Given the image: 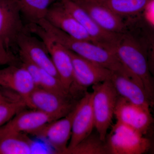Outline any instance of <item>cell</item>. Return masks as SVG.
<instances>
[{
	"label": "cell",
	"instance_id": "cell-16",
	"mask_svg": "<svg viewBox=\"0 0 154 154\" xmlns=\"http://www.w3.org/2000/svg\"><path fill=\"white\" fill-rule=\"evenodd\" d=\"M52 116L36 109L23 110L0 128V134L16 132L31 134L45 124L54 121Z\"/></svg>",
	"mask_w": 154,
	"mask_h": 154
},
{
	"label": "cell",
	"instance_id": "cell-20",
	"mask_svg": "<svg viewBox=\"0 0 154 154\" xmlns=\"http://www.w3.org/2000/svg\"><path fill=\"white\" fill-rule=\"evenodd\" d=\"M152 0H97L119 17H130L146 10Z\"/></svg>",
	"mask_w": 154,
	"mask_h": 154
},
{
	"label": "cell",
	"instance_id": "cell-3",
	"mask_svg": "<svg viewBox=\"0 0 154 154\" xmlns=\"http://www.w3.org/2000/svg\"><path fill=\"white\" fill-rule=\"evenodd\" d=\"M92 89L95 128L101 139L105 141L119 95L110 79L94 85Z\"/></svg>",
	"mask_w": 154,
	"mask_h": 154
},
{
	"label": "cell",
	"instance_id": "cell-17",
	"mask_svg": "<svg viewBox=\"0 0 154 154\" xmlns=\"http://www.w3.org/2000/svg\"><path fill=\"white\" fill-rule=\"evenodd\" d=\"M74 2L84 9L104 30L115 34H122L126 32V26L122 17L97 2Z\"/></svg>",
	"mask_w": 154,
	"mask_h": 154
},
{
	"label": "cell",
	"instance_id": "cell-10",
	"mask_svg": "<svg viewBox=\"0 0 154 154\" xmlns=\"http://www.w3.org/2000/svg\"><path fill=\"white\" fill-rule=\"evenodd\" d=\"M60 1L85 30L94 43L112 49L121 34L109 33L102 29L84 9L71 0Z\"/></svg>",
	"mask_w": 154,
	"mask_h": 154
},
{
	"label": "cell",
	"instance_id": "cell-29",
	"mask_svg": "<svg viewBox=\"0 0 154 154\" xmlns=\"http://www.w3.org/2000/svg\"><path fill=\"white\" fill-rule=\"evenodd\" d=\"M71 1L74 2H97V0H71Z\"/></svg>",
	"mask_w": 154,
	"mask_h": 154
},
{
	"label": "cell",
	"instance_id": "cell-31",
	"mask_svg": "<svg viewBox=\"0 0 154 154\" xmlns=\"http://www.w3.org/2000/svg\"><path fill=\"white\" fill-rule=\"evenodd\" d=\"M54 2H57V1H59V0H53Z\"/></svg>",
	"mask_w": 154,
	"mask_h": 154
},
{
	"label": "cell",
	"instance_id": "cell-15",
	"mask_svg": "<svg viewBox=\"0 0 154 154\" xmlns=\"http://www.w3.org/2000/svg\"><path fill=\"white\" fill-rule=\"evenodd\" d=\"M0 87L17 93L22 100L26 99L36 88L27 70L21 65H10L0 69Z\"/></svg>",
	"mask_w": 154,
	"mask_h": 154
},
{
	"label": "cell",
	"instance_id": "cell-21",
	"mask_svg": "<svg viewBox=\"0 0 154 154\" xmlns=\"http://www.w3.org/2000/svg\"><path fill=\"white\" fill-rule=\"evenodd\" d=\"M22 16L29 24H36L45 19L53 0H18Z\"/></svg>",
	"mask_w": 154,
	"mask_h": 154
},
{
	"label": "cell",
	"instance_id": "cell-7",
	"mask_svg": "<svg viewBox=\"0 0 154 154\" xmlns=\"http://www.w3.org/2000/svg\"><path fill=\"white\" fill-rule=\"evenodd\" d=\"M73 97H65L42 88H36L23 100L27 107L42 111L55 120L65 117L73 110L77 102Z\"/></svg>",
	"mask_w": 154,
	"mask_h": 154
},
{
	"label": "cell",
	"instance_id": "cell-2",
	"mask_svg": "<svg viewBox=\"0 0 154 154\" xmlns=\"http://www.w3.org/2000/svg\"><path fill=\"white\" fill-rule=\"evenodd\" d=\"M37 24L55 37L68 49L77 55L112 72L126 75L136 81L132 75L122 65L112 50L91 42L73 38L53 26L45 19L39 21Z\"/></svg>",
	"mask_w": 154,
	"mask_h": 154
},
{
	"label": "cell",
	"instance_id": "cell-28",
	"mask_svg": "<svg viewBox=\"0 0 154 154\" xmlns=\"http://www.w3.org/2000/svg\"><path fill=\"white\" fill-rule=\"evenodd\" d=\"M14 99H15L10 98L8 96H6L5 94H3L2 91H0V103L11 101V100H14Z\"/></svg>",
	"mask_w": 154,
	"mask_h": 154
},
{
	"label": "cell",
	"instance_id": "cell-11",
	"mask_svg": "<svg viewBox=\"0 0 154 154\" xmlns=\"http://www.w3.org/2000/svg\"><path fill=\"white\" fill-rule=\"evenodd\" d=\"M94 128L95 119L92 106V93L86 92L75 107L71 137L66 151L74 147L91 134Z\"/></svg>",
	"mask_w": 154,
	"mask_h": 154
},
{
	"label": "cell",
	"instance_id": "cell-19",
	"mask_svg": "<svg viewBox=\"0 0 154 154\" xmlns=\"http://www.w3.org/2000/svg\"><path fill=\"white\" fill-rule=\"evenodd\" d=\"M32 140L22 133L0 134V154H29L32 152Z\"/></svg>",
	"mask_w": 154,
	"mask_h": 154
},
{
	"label": "cell",
	"instance_id": "cell-23",
	"mask_svg": "<svg viewBox=\"0 0 154 154\" xmlns=\"http://www.w3.org/2000/svg\"><path fill=\"white\" fill-rule=\"evenodd\" d=\"M39 88L63 97H74L65 88L59 79L42 69Z\"/></svg>",
	"mask_w": 154,
	"mask_h": 154
},
{
	"label": "cell",
	"instance_id": "cell-5",
	"mask_svg": "<svg viewBox=\"0 0 154 154\" xmlns=\"http://www.w3.org/2000/svg\"><path fill=\"white\" fill-rule=\"evenodd\" d=\"M28 30L30 33L37 35L44 42L60 81L69 92L73 82V66L69 50L37 24H29Z\"/></svg>",
	"mask_w": 154,
	"mask_h": 154
},
{
	"label": "cell",
	"instance_id": "cell-1",
	"mask_svg": "<svg viewBox=\"0 0 154 154\" xmlns=\"http://www.w3.org/2000/svg\"><path fill=\"white\" fill-rule=\"evenodd\" d=\"M112 50L143 88L154 107V80L145 48L134 36L125 32L120 35Z\"/></svg>",
	"mask_w": 154,
	"mask_h": 154
},
{
	"label": "cell",
	"instance_id": "cell-12",
	"mask_svg": "<svg viewBox=\"0 0 154 154\" xmlns=\"http://www.w3.org/2000/svg\"><path fill=\"white\" fill-rule=\"evenodd\" d=\"M17 45L19 54L25 55L42 69L60 79L47 47L40 38L24 30L18 37Z\"/></svg>",
	"mask_w": 154,
	"mask_h": 154
},
{
	"label": "cell",
	"instance_id": "cell-22",
	"mask_svg": "<svg viewBox=\"0 0 154 154\" xmlns=\"http://www.w3.org/2000/svg\"><path fill=\"white\" fill-rule=\"evenodd\" d=\"M109 154L106 141L102 140L97 132L92 133L65 154Z\"/></svg>",
	"mask_w": 154,
	"mask_h": 154
},
{
	"label": "cell",
	"instance_id": "cell-25",
	"mask_svg": "<svg viewBox=\"0 0 154 154\" xmlns=\"http://www.w3.org/2000/svg\"><path fill=\"white\" fill-rule=\"evenodd\" d=\"M22 61V65L29 73L35 83L36 88L40 87L41 76V69L25 55L19 54Z\"/></svg>",
	"mask_w": 154,
	"mask_h": 154
},
{
	"label": "cell",
	"instance_id": "cell-4",
	"mask_svg": "<svg viewBox=\"0 0 154 154\" xmlns=\"http://www.w3.org/2000/svg\"><path fill=\"white\" fill-rule=\"evenodd\" d=\"M106 142L110 154H143L151 146L144 135L117 121L112 125Z\"/></svg>",
	"mask_w": 154,
	"mask_h": 154
},
{
	"label": "cell",
	"instance_id": "cell-24",
	"mask_svg": "<svg viewBox=\"0 0 154 154\" xmlns=\"http://www.w3.org/2000/svg\"><path fill=\"white\" fill-rule=\"evenodd\" d=\"M26 107L21 98L0 103V128Z\"/></svg>",
	"mask_w": 154,
	"mask_h": 154
},
{
	"label": "cell",
	"instance_id": "cell-8",
	"mask_svg": "<svg viewBox=\"0 0 154 154\" xmlns=\"http://www.w3.org/2000/svg\"><path fill=\"white\" fill-rule=\"evenodd\" d=\"M18 0H0V42L8 49L25 30Z\"/></svg>",
	"mask_w": 154,
	"mask_h": 154
},
{
	"label": "cell",
	"instance_id": "cell-14",
	"mask_svg": "<svg viewBox=\"0 0 154 154\" xmlns=\"http://www.w3.org/2000/svg\"><path fill=\"white\" fill-rule=\"evenodd\" d=\"M45 19L53 26L73 38L94 42L85 30L60 0L51 4Z\"/></svg>",
	"mask_w": 154,
	"mask_h": 154
},
{
	"label": "cell",
	"instance_id": "cell-26",
	"mask_svg": "<svg viewBox=\"0 0 154 154\" xmlns=\"http://www.w3.org/2000/svg\"><path fill=\"white\" fill-rule=\"evenodd\" d=\"M17 58L10 50L0 42V66L15 64Z\"/></svg>",
	"mask_w": 154,
	"mask_h": 154
},
{
	"label": "cell",
	"instance_id": "cell-30",
	"mask_svg": "<svg viewBox=\"0 0 154 154\" xmlns=\"http://www.w3.org/2000/svg\"><path fill=\"white\" fill-rule=\"evenodd\" d=\"M152 152H153L154 153V139L153 143V144H152Z\"/></svg>",
	"mask_w": 154,
	"mask_h": 154
},
{
	"label": "cell",
	"instance_id": "cell-6",
	"mask_svg": "<svg viewBox=\"0 0 154 154\" xmlns=\"http://www.w3.org/2000/svg\"><path fill=\"white\" fill-rule=\"evenodd\" d=\"M69 51L73 66V82L69 90L72 96L75 97L78 92L111 79V71Z\"/></svg>",
	"mask_w": 154,
	"mask_h": 154
},
{
	"label": "cell",
	"instance_id": "cell-27",
	"mask_svg": "<svg viewBox=\"0 0 154 154\" xmlns=\"http://www.w3.org/2000/svg\"><path fill=\"white\" fill-rule=\"evenodd\" d=\"M146 49H145L147 56L150 71L154 80V34L148 41Z\"/></svg>",
	"mask_w": 154,
	"mask_h": 154
},
{
	"label": "cell",
	"instance_id": "cell-9",
	"mask_svg": "<svg viewBox=\"0 0 154 154\" xmlns=\"http://www.w3.org/2000/svg\"><path fill=\"white\" fill-rule=\"evenodd\" d=\"M114 116L116 121L145 135L152 127L153 118L150 108L137 105L119 96Z\"/></svg>",
	"mask_w": 154,
	"mask_h": 154
},
{
	"label": "cell",
	"instance_id": "cell-18",
	"mask_svg": "<svg viewBox=\"0 0 154 154\" xmlns=\"http://www.w3.org/2000/svg\"><path fill=\"white\" fill-rule=\"evenodd\" d=\"M110 81L119 96L136 105L146 108L152 107L143 88L131 77L112 72Z\"/></svg>",
	"mask_w": 154,
	"mask_h": 154
},
{
	"label": "cell",
	"instance_id": "cell-13",
	"mask_svg": "<svg viewBox=\"0 0 154 154\" xmlns=\"http://www.w3.org/2000/svg\"><path fill=\"white\" fill-rule=\"evenodd\" d=\"M75 112V107L66 116L45 124L31 135L45 139L58 153L65 154L71 137Z\"/></svg>",
	"mask_w": 154,
	"mask_h": 154
}]
</instances>
